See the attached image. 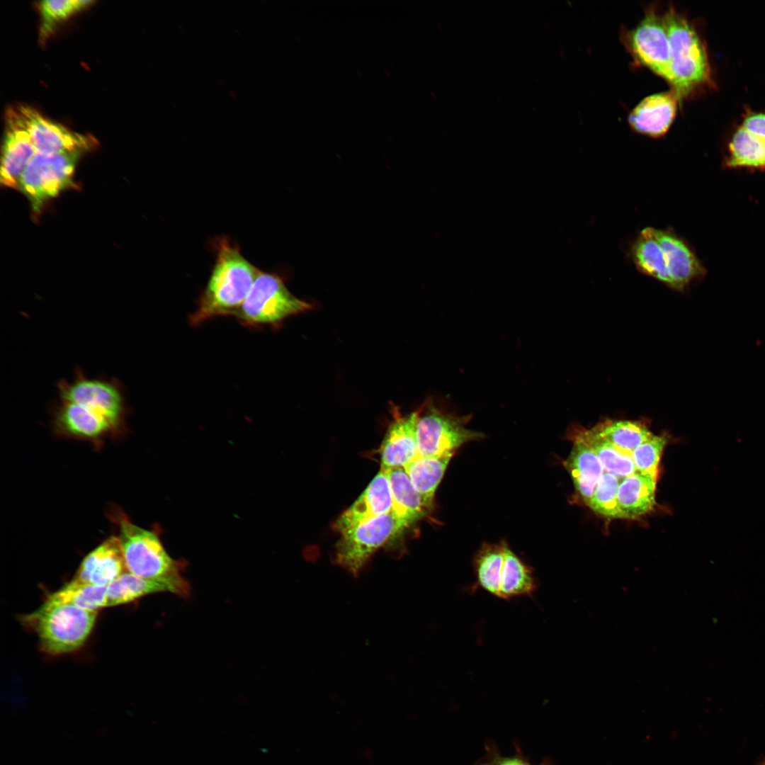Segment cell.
I'll return each instance as SVG.
<instances>
[{"label": "cell", "instance_id": "6da1fadb", "mask_svg": "<svg viewBox=\"0 0 765 765\" xmlns=\"http://www.w3.org/2000/svg\"><path fill=\"white\" fill-rule=\"evenodd\" d=\"M212 245L215 261L197 308L188 317L193 327L215 317H234L261 273L226 237H216Z\"/></svg>", "mask_w": 765, "mask_h": 765}, {"label": "cell", "instance_id": "7a4b0ae2", "mask_svg": "<svg viewBox=\"0 0 765 765\" xmlns=\"http://www.w3.org/2000/svg\"><path fill=\"white\" fill-rule=\"evenodd\" d=\"M113 516L119 527L118 538L127 571L166 584L174 594L187 596L190 587L180 575V566L166 552L158 536L134 524L120 511Z\"/></svg>", "mask_w": 765, "mask_h": 765}, {"label": "cell", "instance_id": "3957f363", "mask_svg": "<svg viewBox=\"0 0 765 765\" xmlns=\"http://www.w3.org/2000/svg\"><path fill=\"white\" fill-rule=\"evenodd\" d=\"M98 611L45 601L35 611L18 616V620L35 633L41 651L50 655L72 652L89 637Z\"/></svg>", "mask_w": 765, "mask_h": 765}, {"label": "cell", "instance_id": "277c9868", "mask_svg": "<svg viewBox=\"0 0 765 765\" xmlns=\"http://www.w3.org/2000/svg\"><path fill=\"white\" fill-rule=\"evenodd\" d=\"M670 45L669 84L678 98L688 96L710 80L706 50L691 23L673 6L664 12Z\"/></svg>", "mask_w": 765, "mask_h": 765}, {"label": "cell", "instance_id": "5b68a950", "mask_svg": "<svg viewBox=\"0 0 765 765\" xmlns=\"http://www.w3.org/2000/svg\"><path fill=\"white\" fill-rule=\"evenodd\" d=\"M312 307L294 295L278 275L261 271L234 317L249 328L278 327L285 319Z\"/></svg>", "mask_w": 765, "mask_h": 765}, {"label": "cell", "instance_id": "8992f818", "mask_svg": "<svg viewBox=\"0 0 765 765\" xmlns=\"http://www.w3.org/2000/svg\"><path fill=\"white\" fill-rule=\"evenodd\" d=\"M421 409L416 426L417 456L454 453L462 445L484 436L466 427L472 414L457 415L433 399L426 400Z\"/></svg>", "mask_w": 765, "mask_h": 765}, {"label": "cell", "instance_id": "52a82bcc", "mask_svg": "<svg viewBox=\"0 0 765 765\" xmlns=\"http://www.w3.org/2000/svg\"><path fill=\"white\" fill-rule=\"evenodd\" d=\"M404 529L391 512L362 523L341 533L333 561L358 577L373 554Z\"/></svg>", "mask_w": 765, "mask_h": 765}, {"label": "cell", "instance_id": "ba28073f", "mask_svg": "<svg viewBox=\"0 0 765 765\" xmlns=\"http://www.w3.org/2000/svg\"><path fill=\"white\" fill-rule=\"evenodd\" d=\"M82 152H37L22 174L18 187L28 197L33 210L73 183L77 161Z\"/></svg>", "mask_w": 765, "mask_h": 765}, {"label": "cell", "instance_id": "9c48e42d", "mask_svg": "<svg viewBox=\"0 0 765 765\" xmlns=\"http://www.w3.org/2000/svg\"><path fill=\"white\" fill-rule=\"evenodd\" d=\"M54 431L60 436L98 441L125 431V424L98 404L57 399L50 407Z\"/></svg>", "mask_w": 765, "mask_h": 765}, {"label": "cell", "instance_id": "30bf717a", "mask_svg": "<svg viewBox=\"0 0 765 765\" xmlns=\"http://www.w3.org/2000/svg\"><path fill=\"white\" fill-rule=\"evenodd\" d=\"M629 52L640 64L668 82L670 79V45L664 13L648 8L643 18L623 35Z\"/></svg>", "mask_w": 765, "mask_h": 765}, {"label": "cell", "instance_id": "8fae6325", "mask_svg": "<svg viewBox=\"0 0 765 765\" xmlns=\"http://www.w3.org/2000/svg\"><path fill=\"white\" fill-rule=\"evenodd\" d=\"M16 109L38 152L84 153L96 146V141L92 136L72 132L45 118L30 106L22 105Z\"/></svg>", "mask_w": 765, "mask_h": 765}, {"label": "cell", "instance_id": "7c38bea8", "mask_svg": "<svg viewBox=\"0 0 765 765\" xmlns=\"http://www.w3.org/2000/svg\"><path fill=\"white\" fill-rule=\"evenodd\" d=\"M6 124L1 183L8 188H16L22 174L38 151L16 108L7 111Z\"/></svg>", "mask_w": 765, "mask_h": 765}, {"label": "cell", "instance_id": "4fadbf2b", "mask_svg": "<svg viewBox=\"0 0 765 765\" xmlns=\"http://www.w3.org/2000/svg\"><path fill=\"white\" fill-rule=\"evenodd\" d=\"M655 234L663 251L670 288L683 292L693 281L703 277L704 267L683 238L670 228H655Z\"/></svg>", "mask_w": 765, "mask_h": 765}, {"label": "cell", "instance_id": "5bb4252c", "mask_svg": "<svg viewBox=\"0 0 765 765\" xmlns=\"http://www.w3.org/2000/svg\"><path fill=\"white\" fill-rule=\"evenodd\" d=\"M421 409L402 416L394 407V421L381 445V469L404 468L417 457L416 426Z\"/></svg>", "mask_w": 765, "mask_h": 765}, {"label": "cell", "instance_id": "9a60e30c", "mask_svg": "<svg viewBox=\"0 0 765 765\" xmlns=\"http://www.w3.org/2000/svg\"><path fill=\"white\" fill-rule=\"evenodd\" d=\"M679 101L672 90L647 96L630 112L629 125L642 135L660 137L672 125Z\"/></svg>", "mask_w": 765, "mask_h": 765}, {"label": "cell", "instance_id": "2e32d148", "mask_svg": "<svg viewBox=\"0 0 765 765\" xmlns=\"http://www.w3.org/2000/svg\"><path fill=\"white\" fill-rule=\"evenodd\" d=\"M392 497L388 480L380 469L358 498L336 521L339 533L391 512Z\"/></svg>", "mask_w": 765, "mask_h": 765}, {"label": "cell", "instance_id": "e0dca14e", "mask_svg": "<svg viewBox=\"0 0 765 765\" xmlns=\"http://www.w3.org/2000/svg\"><path fill=\"white\" fill-rule=\"evenodd\" d=\"M126 570L119 538L111 536L84 558L72 579L108 586Z\"/></svg>", "mask_w": 765, "mask_h": 765}, {"label": "cell", "instance_id": "ac0fdd59", "mask_svg": "<svg viewBox=\"0 0 765 765\" xmlns=\"http://www.w3.org/2000/svg\"><path fill=\"white\" fill-rule=\"evenodd\" d=\"M657 481L639 472L625 477L617 492L618 518L635 519L650 512L656 505Z\"/></svg>", "mask_w": 765, "mask_h": 765}, {"label": "cell", "instance_id": "d6986e66", "mask_svg": "<svg viewBox=\"0 0 765 765\" xmlns=\"http://www.w3.org/2000/svg\"><path fill=\"white\" fill-rule=\"evenodd\" d=\"M382 470L387 475L391 492V513L406 528L423 518L429 510L404 468Z\"/></svg>", "mask_w": 765, "mask_h": 765}, {"label": "cell", "instance_id": "ffe728a7", "mask_svg": "<svg viewBox=\"0 0 765 765\" xmlns=\"http://www.w3.org/2000/svg\"><path fill=\"white\" fill-rule=\"evenodd\" d=\"M568 432V436L572 440L584 443L596 454L607 472L617 477H625L638 472L632 458V452L618 448L592 428L586 429L573 426Z\"/></svg>", "mask_w": 765, "mask_h": 765}, {"label": "cell", "instance_id": "44dd1931", "mask_svg": "<svg viewBox=\"0 0 765 765\" xmlns=\"http://www.w3.org/2000/svg\"><path fill=\"white\" fill-rule=\"evenodd\" d=\"M572 441V449L565 465L576 491L588 506L604 469L596 454L589 446L579 441Z\"/></svg>", "mask_w": 765, "mask_h": 765}, {"label": "cell", "instance_id": "7402d4cb", "mask_svg": "<svg viewBox=\"0 0 765 765\" xmlns=\"http://www.w3.org/2000/svg\"><path fill=\"white\" fill-rule=\"evenodd\" d=\"M453 453L434 456H417L404 467L415 489L431 510L434 494Z\"/></svg>", "mask_w": 765, "mask_h": 765}, {"label": "cell", "instance_id": "603a6c76", "mask_svg": "<svg viewBox=\"0 0 765 765\" xmlns=\"http://www.w3.org/2000/svg\"><path fill=\"white\" fill-rule=\"evenodd\" d=\"M630 256L639 271L670 287L663 251L654 227H647L640 231L631 245Z\"/></svg>", "mask_w": 765, "mask_h": 765}, {"label": "cell", "instance_id": "cb8c5ba5", "mask_svg": "<svg viewBox=\"0 0 765 765\" xmlns=\"http://www.w3.org/2000/svg\"><path fill=\"white\" fill-rule=\"evenodd\" d=\"M538 586L532 568L524 563L505 543L504 562L497 598L509 600L531 596Z\"/></svg>", "mask_w": 765, "mask_h": 765}, {"label": "cell", "instance_id": "d4e9b609", "mask_svg": "<svg viewBox=\"0 0 765 765\" xmlns=\"http://www.w3.org/2000/svg\"><path fill=\"white\" fill-rule=\"evenodd\" d=\"M504 543H485L477 552L473 560L476 582L472 590L482 589L498 597L504 562Z\"/></svg>", "mask_w": 765, "mask_h": 765}, {"label": "cell", "instance_id": "484cf974", "mask_svg": "<svg viewBox=\"0 0 765 765\" xmlns=\"http://www.w3.org/2000/svg\"><path fill=\"white\" fill-rule=\"evenodd\" d=\"M729 168L765 169V139L754 135L742 126L733 135L725 162Z\"/></svg>", "mask_w": 765, "mask_h": 765}, {"label": "cell", "instance_id": "4316f807", "mask_svg": "<svg viewBox=\"0 0 765 765\" xmlns=\"http://www.w3.org/2000/svg\"><path fill=\"white\" fill-rule=\"evenodd\" d=\"M162 591L174 593L166 584L137 577L126 570L107 586V607L128 604Z\"/></svg>", "mask_w": 765, "mask_h": 765}, {"label": "cell", "instance_id": "83f0119b", "mask_svg": "<svg viewBox=\"0 0 765 765\" xmlns=\"http://www.w3.org/2000/svg\"><path fill=\"white\" fill-rule=\"evenodd\" d=\"M45 601L98 611L100 608L107 607V586L85 584L72 579L58 590L49 594Z\"/></svg>", "mask_w": 765, "mask_h": 765}, {"label": "cell", "instance_id": "f1b7e54d", "mask_svg": "<svg viewBox=\"0 0 765 765\" xmlns=\"http://www.w3.org/2000/svg\"><path fill=\"white\" fill-rule=\"evenodd\" d=\"M592 429L604 439L629 452L653 435L642 421L605 420Z\"/></svg>", "mask_w": 765, "mask_h": 765}, {"label": "cell", "instance_id": "f546056e", "mask_svg": "<svg viewBox=\"0 0 765 765\" xmlns=\"http://www.w3.org/2000/svg\"><path fill=\"white\" fill-rule=\"evenodd\" d=\"M93 3L88 0H46L40 4V39L45 40L56 25Z\"/></svg>", "mask_w": 765, "mask_h": 765}, {"label": "cell", "instance_id": "4dcf8cb0", "mask_svg": "<svg viewBox=\"0 0 765 765\" xmlns=\"http://www.w3.org/2000/svg\"><path fill=\"white\" fill-rule=\"evenodd\" d=\"M618 478L604 472L594 489L589 506L596 513L609 518H618L617 492Z\"/></svg>", "mask_w": 765, "mask_h": 765}, {"label": "cell", "instance_id": "1f68e13d", "mask_svg": "<svg viewBox=\"0 0 765 765\" xmlns=\"http://www.w3.org/2000/svg\"><path fill=\"white\" fill-rule=\"evenodd\" d=\"M668 437L652 435L632 451L637 471L657 479L658 468Z\"/></svg>", "mask_w": 765, "mask_h": 765}, {"label": "cell", "instance_id": "d6a6232c", "mask_svg": "<svg viewBox=\"0 0 765 765\" xmlns=\"http://www.w3.org/2000/svg\"><path fill=\"white\" fill-rule=\"evenodd\" d=\"M515 753L511 756L503 755L492 741L484 744L485 754L473 765H533L523 754L520 746L514 743ZM539 765H552L550 759H544Z\"/></svg>", "mask_w": 765, "mask_h": 765}, {"label": "cell", "instance_id": "836d02e7", "mask_svg": "<svg viewBox=\"0 0 765 765\" xmlns=\"http://www.w3.org/2000/svg\"><path fill=\"white\" fill-rule=\"evenodd\" d=\"M742 127L750 133L765 139V113L748 114L744 119Z\"/></svg>", "mask_w": 765, "mask_h": 765}]
</instances>
